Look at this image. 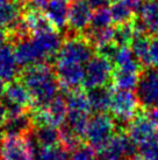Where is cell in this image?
I'll return each instance as SVG.
<instances>
[{"label": "cell", "instance_id": "ee69618b", "mask_svg": "<svg viewBox=\"0 0 158 160\" xmlns=\"http://www.w3.org/2000/svg\"><path fill=\"white\" fill-rule=\"evenodd\" d=\"M114 1H116V0H107V2H110V4H112V2H114Z\"/></svg>", "mask_w": 158, "mask_h": 160}, {"label": "cell", "instance_id": "d4e9b609", "mask_svg": "<svg viewBox=\"0 0 158 160\" xmlns=\"http://www.w3.org/2000/svg\"><path fill=\"white\" fill-rule=\"evenodd\" d=\"M110 15L113 22L118 25H123V23L132 22V20L135 19V12L129 5L123 1V0H116L114 2L110 4L109 7Z\"/></svg>", "mask_w": 158, "mask_h": 160}, {"label": "cell", "instance_id": "f35d334b", "mask_svg": "<svg viewBox=\"0 0 158 160\" xmlns=\"http://www.w3.org/2000/svg\"><path fill=\"white\" fill-rule=\"evenodd\" d=\"M146 113H148V116L150 117V119L154 122V124L158 128V107L150 109Z\"/></svg>", "mask_w": 158, "mask_h": 160}, {"label": "cell", "instance_id": "ffe728a7", "mask_svg": "<svg viewBox=\"0 0 158 160\" xmlns=\"http://www.w3.org/2000/svg\"><path fill=\"white\" fill-rule=\"evenodd\" d=\"M100 160L126 159V132H118L99 151Z\"/></svg>", "mask_w": 158, "mask_h": 160}, {"label": "cell", "instance_id": "83f0119b", "mask_svg": "<svg viewBox=\"0 0 158 160\" xmlns=\"http://www.w3.org/2000/svg\"><path fill=\"white\" fill-rule=\"evenodd\" d=\"M36 160H70L69 152L61 145L49 147H39L35 154Z\"/></svg>", "mask_w": 158, "mask_h": 160}, {"label": "cell", "instance_id": "60d3db41", "mask_svg": "<svg viewBox=\"0 0 158 160\" xmlns=\"http://www.w3.org/2000/svg\"><path fill=\"white\" fill-rule=\"evenodd\" d=\"M130 160H145L144 158H142L141 156H136L135 158H132V159H130Z\"/></svg>", "mask_w": 158, "mask_h": 160}, {"label": "cell", "instance_id": "8fae6325", "mask_svg": "<svg viewBox=\"0 0 158 160\" xmlns=\"http://www.w3.org/2000/svg\"><path fill=\"white\" fill-rule=\"evenodd\" d=\"M55 71H56L61 89L64 90L65 92L71 90L80 89V87L84 85L85 66L83 64L56 60Z\"/></svg>", "mask_w": 158, "mask_h": 160}, {"label": "cell", "instance_id": "2e32d148", "mask_svg": "<svg viewBox=\"0 0 158 160\" xmlns=\"http://www.w3.org/2000/svg\"><path fill=\"white\" fill-rule=\"evenodd\" d=\"M19 61L16 58L14 47L9 45L4 46L0 49V77L5 82L15 81L19 75Z\"/></svg>", "mask_w": 158, "mask_h": 160}, {"label": "cell", "instance_id": "4316f807", "mask_svg": "<svg viewBox=\"0 0 158 160\" xmlns=\"http://www.w3.org/2000/svg\"><path fill=\"white\" fill-rule=\"evenodd\" d=\"M59 145H61L65 151H67L69 153H72L76 148L81 144V139L78 134L76 133L75 131L67 126L66 124H64L63 126L59 128Z\"/></svg>", "mask_w": 158, "mask_h": 160}, {"label": "cell", "instance_id": "c3c4849f", "mask_svg": "<svg viewBox=\"0 0 158 160\" xmlns=\"http://www.w3.org/2000/svg\"><path fill=\"white\" fill-rule=\"evenodd\" d=\"M0 142H1V139H0Z\"/></svg>", "mask_w": 158, "mask_h": 160}, {"label": "cell", "instance_id": "b9f144b4", "mask_svg": "<svg viewBox=\"0 0 158 160\" xmlns=\"http://www.w3.org/2000/svg\"><path fill=\"white\" fill-rule=\"evenodd\" d=\"M15 1H18L19 4L23 5V6H25V5H26V2H27V0H15Z\"/></svg>", "mask_w": 158, "mask_h": 160}, {"label": "cell", "instance_id": "7c38bea8", "mask_svg": "<svg viewBox=\"0 0 158 160\" xmlns=\"http://www.w3.org/2000/svg\"><path fill=\"white\" fill-rule=\"evenodd\" d=\"M126 131L138 145H142L156 137L157 126L150 119L146 112L138 111V113L128 124Z\"/></svg>", "mask_w": 158, "mask_h": 160}, {"label": "cell", "instance_id": "7dc6e473", "mask_svg": "<svg viewBox=\"0 0 158 160\" xmlns=\"http://www.w3.org/2000/svg\"><path fill=\"white\" fill-rule=\"evenodd\" d=\"M121 160H126V159H121Z\"/></svg>", "mask_w": 158, "mask_h": 160}, {"label": "cell", "instance_id": "44dd1931", "mask_svg": "<svg viewBox=\"0 0 158 160\" xmlns=\"http://www.w3.org/2000/svg\"><path fill=\"white\" fill-rule=\"evenodd\" d=\"M150 40H151V38L148 34H135L132 45H130L132 50L134 52L135 56L144 69L145 68H151L149 55Z\"/></svg>", "mask_w": 158, "mask_h": 160}, {"label": "cell", "instance_id": "3957f363", "mask_svg": "<svg viewBox=\"0 0 158 160\" xmlns=\"http://www.w3.org/2000/svg\"><path fill=\"white\" fill-rule=\"evenodd\" d=\"M116 130V123L110 115L94 113L90 117L84 139L99 152L114 137Z\"/></svg>", "mask_w": 158, "mask_h": 160}, {"label": "cell", "instance_id": "8992f818", "mask_svg": "<svg viewBox=\"0 0 158 160\" xmlns=\"http://www.w3.org/2000/svg\"><path fill=\"white\" fill-rule=\"evenodd\" d=\"M93 56H94V48L86 40L85 36L65 35V40L63 42V46L56 60L86 66Z\"/></svg>", "mask_w": 158, "mask_h": 160}, {"label": "cell", "instance_id": "4dcf8cb0", "mask_svg": "<svg viewBox=\"0 0 158 160\" xmlns=\"http://www.w3.org/2000/svg\"><path fill=\"white\" fill-rule=\"evenodd\" d=\"M99 159V152L92 147L91 145L80 144L75 151L71 153L70 160H98Z\"/></svg>", "mask_w": 158, "mask_h": 160}, {"label": "cell", "instance_id": "6da1fadb", "mask_svg": "<svg viewBox=\"0 0 158 160\" xmlns=\"http://www.w3.org/2000/svg\"><path fill=\"white\" fill-rule=\"evenodd\" d=\"M20 81L26 85L30 93L34 107H44L58 96L61 85L55 67L49 63H41L25 68L20 75ZM31 108V109H33Z\"/></svg>", "mask_w": 158, "mask_h": 160}, {"label": "cell", "instance_id": "7bdbcfd3", "mask_svg": "<svg viewBox=\"0 0 158 160\" xmlns=\"http://www.w3.org/2000/svg\"><path fill=\"white\" fill-rule=\"evenodd\" d=\"M7 1H9V0H0V7H1V6H2V5H5V4H6V2H7Z\"/></svg>", "mask_w": 158, "mask_h": 160}, {"label": "cell", "instance_id": "9a60e30c", "mask_svg": "<svg viewBox=\"0 0 158 160\" xmlns=\"http://www.w3.org/2000/svg\"><path fill=\"white\" fill-rule=\"evenodd\" d=\"M136 18L148 35L158 36V0H145Z\"/></svg>", "mask_w": 158, "mask_h": 160}, {"label": "cell", "instance_id": "7a4b0ae2", "mask_svg": "<svg viewBox=\"0 0 158 160\" xmlns=\"http://www.w3.org/2000/svg\"><path fill=\"white\" fill-rule=\"evenodd\" d=\"M140 102L137 99L136 93L127 90L113 91L112 104H110V116L114 118L116 123V129H120V132H124L128 124L132 118L138 113Z\"/></svg>", "mask_w": 158, "mask_h": 160}, {"label": "cell", "instance_id": "d590c367", "mask_svg": "<svg viewBox=\"0 0 158 160\" xmlns=\"http://www.w3.org/2000/svg\"><path fill=\"white\" fill-rule=\"evenodd\" d=\"M87 4L92 7L93 9H98L101 7H106V5L108 4L107 0H86Z\"/></svg>", "mask_w": 158, "mask_h": 160}, {"label": "cell", "instance_id": "603a6c76", "mask_svg": "<svg viewBox=\"0 0 158 160\" xmlns=\"http://www.w3.org/2000/svg\"><path fill=\"white\" fill-rule=\"evenodd\" d=\"M65 101L67 104V111L85 112L91 113V107L88 102L87 93L81 89L71 90L65 93Z\"/></svg>", "mask_w": 158, "mask_h": 160}, {"label": "cell", "instance_id": "e0dca14e", "mask_svg": "<svg viewBox=\"0 0 158 160\" xmlns=\"http://www.w3.org/2000/svg\"><path fill=\"white\" fill-rule=\"evenodd\" d=\"M114 89L112 87H101L87 90V98L91 110L94 113H107L109 111Z\"/></svg>", "mask_w": 158, "mask_h": 160}, {"label": "cell", "instance_id": "74e56055", "mask_svg": "<svg viewBox=\"0 0 158 160\" xmlns=\"http://www.w3.org/2000/svg\"><path fill=\"white\" fill-rule=\"evenodd\" d=\"M8 36V32L6 31L5 28H2V27H0V49L2 48L4 46L7 45Z\"/></svg>", "mask_w": 158, "mask_h": 160}, {"label": "cell", "instance_id": "f1b7e54d", "mask_svg": "<svg viewBox=\"0 0 158 160\" xmlns=\"http://www.w3.org/2000/svg\"><path fill=\"white\" fill-rule=\"evenodd\" d=\"M135 36V29L132 22L118 25L114 29V43L118 47L130 46Z\"/></svg>", "mask_w": 158, "mask_h": 160}, {"label": "cell", "instance_id": "8d00e7d4", "mask_svg": "<svg viewBox=\"0 0 158 160\" xmlns=\"http://www.w3.org/2000/svg\"><path fill=\"white\" fill-rule=\"evenodd\" d=\"M123 1H126L132 8V11L136 12V11H140L141 6L143 5V2H144L145 0H123Z\"/></svg>", "mask_w": 158, "mask_h": 160}, {"label": "cell", "instance_id": "5b68a950", "mask_svg": "<svg viewBox=\"0 0 158 160\" xmlns=\"http://www.w3.org/2000/svg\"><path fill=\"white\" fill-rule=\"evenodd\" d=\"M114 64L100 54L94 55L85 66L84 87L87 90L109 87L113 81Z\"/></svg>", "mask_w": 158, "mask_h": 160}, {"label": "cell", "instance_id": "9c48e42d", "mask_svg": "<svg viewBox=\"0 0 158 160\" xmlns=\"http://www.w3.org/2000/svg\"><path fill=\"white\" fill-rule=\"evenodd\" d=\"M93 17V8L86 0L72 1L69 11L67 29L65 35H84L87 31Z\"/></svg>", "mask_w": 158, "mask_h": 160}, {"label": "cell", "instance_id": "f546056e", "mask_svg": "<svg viewBox=\"0 0 158 160\" xmlns=\"http://www.w3.org/2000/svg\"><path fill=\"white\" fill-rule=\"evenodd\" d=\"M112 15L110 11L107 7H101L93 12L92 21L88 28L91 29H99V28H105V27L112 26Z\"/></svg>", "mask_w": 158, "mask_h": 160}, {"label": "cell", "instance_id": "d6986e66", "mask_svg": "<svg viewBox=\"0 0 158 160\" xmlns=\"http://www.w3.org/2000/svg\"><path fill=\"white\" fill-rule=\"evenodd\" d=\"M22 7L15 0H9L0 7V27L5 29H13L22 19Z\"/></svg>", "mask_w": 158, "mask_h": 160}, {"label": "cell", "instance_id": "bcb514c9", "mask_svg": "<svg viewBox=\"0 0 158 160\" xmlns=\"http://www.w3.org/2000/svg\"><path fill=\"white\" fill-rule=\"evenodd\" d=\"M69 1H76V0H69Z\"/></svg>", "mask_w": 158, "mask_h": 160}, {"label": "cell", "instance_id": "4fadbf2b", "mask_svg": "<svg viewBox=\"0 0 158 160\" xmlns=\"http://www.w3.org/2000/svg\"><path fill=\"white\" fill-rule=\"evenodd\" d=\"M69 11V0H50L44 8V14L56 31L64 32L67 29Z\"/></svg>", "mask_w": 158, "mask_h": 160}, {"label": "cell", "instance_id": "30bf717a", "mask_svg": "<svg viewBox=\"0 0 158 160\" xmlns=\"http://www.w3.org/2000/svg\"><path fill=\"white\" fill-rule=\"evenodd\" d=\"M14 52L21 67L28 68L35 64L48 63V56L34 36L31 35L27 39L16 41Z\"/></svg>", "mask_w": 158, "mask_h": 160}, {"label": "cell", "instance_id": "52a82bcc", "mask_svg": "<svg viewBox=\"0 0 158 160\" xmlns=\"http://www.w3.org/2000/svg\"><path fill=\"white\" fill-rule=\"evenodd\" d=\"M4 104L7 115L15 116L27 112L28 108L34 107V102L26 85L21 81H12L6 85L4 95Z\"/></svg>", "mask_w": 158, "mask_h": 160}, {"label": "cell", "instance_id": "5bb4252c", "mask_svg": "<svg viewBox=\"0 0 158 160\" xmlns=\"http://www.w3.org/2000/svg\"><path fill=\"white\" fill-rule=\"evenodd\" d=\"M35 129L34 122L31 119L30 113L23 112L20 115L8 116L5 123L4 128L1 129V136H28L33 133Z\"/></svg>", "mask_w": 158, "mask_h": 160}, {"label": "cell", "instance_id": "e575fe53", "mask_svg": "<svg viewBox=\"0 0 158 160\" xmlns=\"http://www.w3.org/2000/svg\"><path fill=\"white\" fill-rule=\"evenodd\" d=\"M8 118V115H7V110L2 103H0V131L4 128L6 120Z\"/></svg>", "mask_w": 158, "mask_h": 160}, {"label": "cell", "instance_id": "ac0fdd59", "mask_svg": "<svg viewBox=\"0 0 158 160\" xmlns=\"http://www.w3.org/2000/svg\"><path fill=\"white\" fill-rule=\"evenodd\" d=\"M112 62L114 64L115 69H118V70L141 74L142 70L144 69L129 46L118 47Z\"/></svg>", "mask_w": 158, "mask_h": 160}, {"label": "cell", "instance_id": "d6a6232c", "mask_svg": "<svg viewBox=\"0 0 158 160\" xmlns=\"http://www.w3.org/2000/svg\"><path fill=\"white\" fill-rule=\"evenodd\" d=\"M150 64L158 69V36H152L150 40Z\"/></svg>", "mask_w": 158, "mask_h": 160}, {"label": "cell", "instance_id": "f6af8a7d", "mask_svg": "<svg viewBox=\"0 0 158 160\" xmlns=\"http://www.w3.org/2000/svg\"><path fill=\"white\" fill-rule=\"evenodd\" d=\"M155 138H156V140L158 142V130H157V133H156V137H155Z\"/></svg>", "mask_w": 158, "mask_h": 160}, {"label": "cell", "instance_id": "cb8c5ba5", "mask_svg": "<svg viewBox=\"0 0 158 160\" xmlns=\"http://www.w3.org/2000/svg\"><path fill=\"white\" fill-rule=\"evenodd\" d=\"M138 72H130V71H123L118 70L114 68L113 72V81L112 84L115 89L118 90H127V91H132L136 89L140 80Z\"/></svg>", "mask_w": 158, "mask_h": 160}, {"label": "cell", "instance_id": "1f68e13d", "mask_svg": "<svg viewBox=\"0 0 158 160\" xmlns=\"http://www.w3.org/2000/svg\"><path fill=\"white\" fill-rule=\"evenodd\" d=\"M140 156L145 160H158V142L156 138L140 145Z\"/></svg>", "mask_w": 158, "mask_h": 160}, {"label": "cell", "instance_id": "484cf974", "mask_svg": "<svg viewBox=\"0 0 158 160\" xmlns=\"http://www.w3.org/2000/svg\"><path fill=\"white\" fill-rule=\"evenodd\" d=\"M88 120H90V113L67 111V118H66L65 124L72 131H75L79 137L84 139L85 132H86V128H87V124H88Z\"/></svg>", "mask_w": 158, "mask_h": 160}, {"label": "cell", "instance_id": "277c9868", "mask_svg": "<svg viewBox=\"0 0 158 160\" xmlns=\"http://www.w3.org/2000/svg\"><path fill=\"white\" fill-rule=\"evenodd\" d=\"M36 145L33 133L25 137L1 136L0 158L1 160H35Z\"/></svg>", "mask_w": 158, "mask_h": 160}, {"label": "cell", "instance_id": "ba28073f", "mask_svg": "<svg viewBox=\"0 0 158 160\" xmlns=\"http://www.w3.org/2000/svg\"><path fill=\"white\" fill-rule=\"evenodd\" d=\"M136 96L144 109L158 107V69L145 68L142 70L136 87Z\"/></svg>", "mask_w": 158, "mask_h": 160}, {"label": "cell", "instance_id": "ab89813d", "mask_svg": "<svg viewBox=\"0 0 158 160\" xmlns=\"http://www.w3.org/2000/svg\"><path fill=\"white\" fill-rule=\"evenodd\" d=\"M5 90H6V84H5V81L0 77V99L4 98Z\"/></svg>", "mask_w": 158, "mask_h": 160}, {"label": "cell", "instance_id": "7402d4cb", "mask_svg": "<svg viewBox=\"0 0 158 160\" xmlns=\"http://www.w3.org/2000/svg\"><path fill=\"white\" fill-rule=\"evenodd\" d=\"M39 147H49L59 145V129L55 126H36L33 132Z\"/></svg>", "mask_w": 158, "mask_h": 160}, {"label": "cell", "instance_id": "836d02e7", "mask_svg": "<svg viewBox=\"0 0 158 160\" xmlns=\"http://www.w3.org/2000/svg\"><path fill=\"white\" fill-rule=\"evenodd\" d=\"M50 0H27L26 7L33 9H39V11H44L45 6Z\"/></svg>", "mask_w": 158, "mask_h": 160}]
</instances>
